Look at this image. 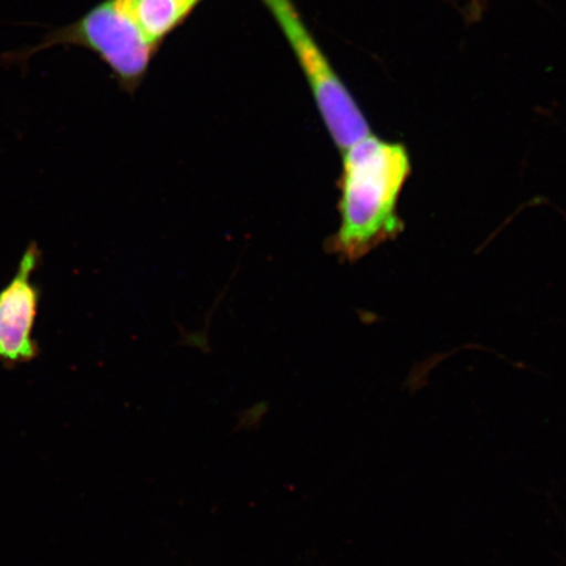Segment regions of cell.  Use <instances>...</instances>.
<instances>
[{"label": "cell", "mask_w": 566, "mask_h": 566, "mask_svg": "<svg viewBox=\"0 0 566 566\" xmlns=\"http://www.w3.org/2000/svg\"><path fill=\"white\" fill-rule=\"evenodd\" d=\"M339 177V223L332 240L344 260L358 261L399 237V200L412 172L407 147L367 136L343 151Z\"/></svg>", "instance_id": "obj_1"}, {"label": "cell", "mask_w": 566, "mask_h": 566, "mask_svg": "<svg viewBox=\"0 0 566 566\" xmlns=\"http://www.w3.org/2000/svg\"><path fill=\"white\" fill-rule=\"evenodd\" d=\"M56 46H80L96 54L119 86L134 91L144 80L157 46L148 40L134 18L129 0H103L74 23L56 28L39 44L13 53V63Z\"/></svg>", "instance_id": "obj_2"}, {"label": "cell", "mask_w": 566, "mask_h": 566, "mask_svg": "<svg viewBox=\"0 0 566 566\" xmlns=\"http://www.w3.org/2000/svg\"><path fill=\"white\" fill-rule=\"evenodd\" d=\"M272 13L303 70L325 127L339 151L370 136L365 113L354 101L321 46L307 30L293 0H261Z\"/></svg>", "instance_id": "obj_3"}, {"label": "cell", "mask_w": 566, "mask_h": 566, "mask_svg": "<svg viewBox=\"0 0 566 566\" xmlns=\"http://www.w3.org/2000/svg\"><path fill=\"white\" fill-rule=\"evenodd\" d=\"M38 243H30L21 258L18 271L0 290V360L7 364L30 363L38 357L39 345L33 338L41 290L32 277L41 265Z\"/></svg>", "instance_id": "obj_4"}, {"label": "cell", "mask_w": 566, "mask_h": 566, "mask_svg": "<svg viewBox=\"0 0 566 566\" xmlns=\"http://www.w3.org/2000/svg\"><path fill=\"white\" fill-rule=\"evenodd\" d=\"M134 18L146 38L158 45L188 19L200 0H129Z\"/></svg>", "instance_id": "obj_5"}, {"label": "cell", "mask_w": 566, "mask_h": 566, "mask_svg": "<svg viewBox=\"0 0 566 566\" xmlns=\"http://www.w3.org/2000/svg\"><path fill=\"white\" fill-rule=\"evenodd\" d=\"M266 412V402H259L253 408L244 410L243 413H240L239 428L250 429L259 427L261 419H263Z\"/></svg>", "instance_id": "obj_6"}]
</instances>
